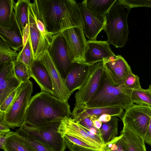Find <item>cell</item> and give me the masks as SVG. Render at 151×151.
Masks as SVG:
<instances>
[{"label":"cell","instance_id":"1","mask_svg":"<svg viewBox=\"0 0 151 151\" xmlns=\"http://www.w3.org/2000/svg\"><path fill=\"white\" fill-rule=\"evenodd\" d=\"M47 30L53 35L72 27L82 28L78 3L73 0H35Z\"/></svg>","mask_w":151,"mask_h":151},{"label":"cell","instance_id":"2","mask_svg":"<svg viewBox=\"0 0 151 151\" xmlns=\"http://www.w3.org/2000/svg\"><path fill=\"white\" fill-rule=\"evenodd\" d=\"M72 115L68 102L41 91L31 98L26 111L24 124L39 126L60 121L65 116L72 117Z\"/></svg>","mask_w":151,"mask_h":151},{"label":"cell","instance_id":"3","mask_svg":"<svg viewBox=\"0 0 151 151\" xmlns=\"http://www.w3.org/2000/svg\"><path fill=\"white\" fill-rule=\"evenodd\" d=\"M132 90L124 83L114 85L104 67L97 91L84 107L91 108L118 106L125 110L133 104L131 98Z\"/></svg>","mask_w":151,"mask_h":151},{"label":"cell","instance_id":"4","mask_svg":"<svg viewBox=\"0 0 151 151\" xmlns=\"http://www.w3.org/2000/svg\"><path fill=\"white\" fill-rule=\"evenodd\" d=\"M131 9L116 0L106 14L104 30L107 35V41L116 48L124 47L127 41V19Z\"/></svg>","mask_w":151,"mask_h":151},{"label":"cell","instance_id":"5","mask_svg":"<svg viewBox=\"0 0 151 151\" xmlns=\"http://www.w3.org/2000/svg\"><path fill=\"white\" fill-rule=\"evenodd\" d=\"M28 31L33 61L38 60L50 45L53 35L47 30L35 1L28 9Z\"/></svg>","mask_w":151,"mask_h":151},{"label":"cell","instance_id":"6","mask_svg":"<svg viewBox=\"0 0 151 151\" xmlns=\"http://www.w3.org/2000/svg\"><path fill=\"white\" fill-rule=\"evenodd\" d=\"M33 91V84L29 80L19 86L16 96L2 119L9 128L21 127L25 124L26 111Z\"/></svg>","mask_w":151,"mask_h":151},{"label":"cell","instance_id":"7","mask_svg":"<svg viewBox=\"0 0 151 151\" xmlns=\"http://www.w3.org/2000/svg\"><path fill=\"white\" fill-rule=\"evenodd\" d=\"M60 121L52 122L39 126L24 124L21 127L29 134L53 151H65L66 146L63 138L58 132Z\"/></svg>","mask_w":151,"mask_h":151},{"label":"cell","instance_id":"8","mask_svg":"<svg viewBox=\"0 0 151 151\" xmlns=\"http://www.w3.org/2000/svg\"><path fill=\"white\" fill-rule=\"evenodd\" d=\"M151 117V107L133 104L125 110L121 119L123 127L143 138Z\"/></svg>","mask_w":151,"mask_h":151},{"label":"cell","instance_id":"9","mask_svg":"<svg viewBox=\"0 0 151 151\" xmlns=\"http://www.w3.org/2000/svg\"><path fill=\"white\" fill-rule=\"evenodd\" d=\"M58 132L62 136L67 134L75 137L87 143L96 150L103 151L105 143L102 138L95 134H88L72 117L65 116L62 119Z\"/></svg>","mask_w":151,"mask_h":151},{"label":"cell","instance_id":"10","mask_svg":"<svg viewBox=\"0 0 151 151\" xmlns=\"http://www.w3.org/2000/svg\"><path fill=\"white\" fill-rule=\"evenodd\" d=\"M47 50L56 68L64 80L72 65L65 40L61 33L53 36Z\"/></svg>","mask_w":151,"mask_h":151},{"label":"cell","instance_id":"11","mask_svg":"<svg viewBox=\"0 0 151 151\" xmlns=\"http://www.w3.org/2000/svg\"><path fill=\"white\" fill-rule=\"evenodd\" d=\"M61 33L65 40L71 62L86 63L85 54L88 41L82 28L78 27H72Z\"/></svg>","mask_w":151,"mask_h":151},{"label":"cell","instance_id":"12","mask_svg":"<svg viewBox=\"0 0 151 151\" xmlns=\"http://www.w3.org/2000/svg\"><path fill=\"white\" fill-rule=\"evenodd\" d=\"M104 69V61L93 64L88 78L75 95L74 108L84 107L97 91Z\"/></svg>","mask_w":151,"mask_h":151},{"label":"cell","instance_id":"13","mask_svg":"<svg viewBox=\"0 0 151 151\" xmlns=\"http://www.w3.org/2000/svg\"><path fill=\"white\" fill-rule=\"evenodd\" d=\"M38 60L44 66L50 76L54 92L52 95L63 102H68L72 93L66 86L47 50L44 51Z\"/></svg>","mask_w":151,"mask_h":151},{"label":"cell","instance_id":"14","mask_svg":"<svg viewBox=\"0 0 151 151\" xmlns=\"http://www.w3.org/2000/svg\"><path fill=\"white\" fill-rule=\"evenodd\" d=\"M84 35L89 40H96L98 34L104 30L106 23V14H94L82 3H78Z\"/></svg>","mask_w":151,"mask_h":151},{"label":"cell","instance_id":"15","mask_svg":"<svg viewBox=\"0 0 151 151\" xmlns=\"http://www.w3.org/2000/svg\"><path fill=\"white\" fill-rule=\"evenodd\" d=\"M15 60L0 64V104L21 83L15 73Z\"/></svg>","mask_w":151,"mask_h":151},{"label":"cell","instance_id":"16","mask_svg":"<svg viewBox=\"0 0 151 151\" xmlns=\"http://www.w3.org/2000/svg\"><path fill=\"white\" fill-rule=\"evenodd\" d=\"M93 65V64H92ZM92 65L86 63H73L64 81L72 94L80 89L88 78Z\"/></svg>","mask_w":151,"mask_h":151},{"label":"cell","instance_id":"17","mask_svg":"<svg viewBox=\"0 0 151 151\" xmlns=\"http://www.w3.org/2000/svg\"><path fill=\"white\" fill-rule=\"evenodd\" d=\"M104 67L109 74L114 85L124 83L126 78L132 73L130 66L124 58L118 55L104 61Z\"/></svg>","mask_w":151,"mask_h":151},{"label":"cell","instance_id":"18","mask_svg":"<svg viewBox=\"0 0 151 151\" xmlns=\"http://www.w3.org/2000/svg\"><path fill=\"white\" fill-rule=\"evenodd\" d=\"M116 56L107 41L88 40L85 54L86 63L93 64Z\"/></svg>","mask_w":151,"mask_h":151},{"label":"cell","instance_id":"19","mask_svg":"<svg viewBox=\"0 0 151 151\" xmlns=\"http://www.w3.org/2000/svg\"><path fill=\"white\" fill-rule=\"evenodd\" d=\"M124 109L122 107L118 106L91 108L85 107L74 108L72 112V118L78 123L87 117L93 115L99 117L104 114L118 117L121 119L124 113Z\"/></svg>","mask_w":151,"mask_h":151},{"label":"cell","instance_id":"20","mask_svg":"<svg viewBox=\"0 0 151 151\" xmlns=\"http://www.w3.org/2000/svg\"><path fill=\"white\" fill-rule=\"evenodd\" d=\"M0 37L12 49L20 51L24 45L23 37L13 11L12 24L10 28L0 26Z\"/></svg>","mask_w":151,"mask_h":151},{"label":"cell","instance_id":"21","mask_svg":"<svg viewBox=\"0 0 151 151\" xmlns=\"http://www.w3.org/2000/svg\"><path fill=\"white\" fill-rule=\"evenodd\" d=\"M31 76L37 82L41 91L52 95L54 92L52 82L46 68L39 60L33 61L30 68Z\"/></svg>","mask_w":151,"mask_h":151},{"label":"cell","instance_id":"22","mask_svg":"<svg viewBox=\"0 0 151 151\" xmlns=\"http://www.w3.org/2000/svg\"><path fill=\"white\" fill-rule=\"evenodd\" d=\"M120 140L126 151H147L143 138L123 127Z\"/></svg>","mask_w":151,"mask_h":151},{"label":"cell","instance_id":"23","mask_svg":"<svg viewBox=\"0 0 151 151\" xmlns=\"http://www.w3.org/2000/svg\"><path fill=\"white\" fill-rule=\"evenodd\" d=\"M31 3L29 0H18L15 3L13 7L15 17L23 36L25 28L28 24V9Z\"/></svg>","mask_w":151,"mask_h":151},{"label":"cell","instance_id":"24","mask_svg":"<svg viewBox=\"0 0 151 151\" xmlns=\"http://www.w3.org/2000/svg\"><path fill=\"white\" fill-rule=\"evenodd\" d=\"M23 38L24 42H25L22 50L19 52L16 60L24 63L28 67L31 72L30 68L33 62V60L28 33V25L24 29Z\"/></svg>","mask_w":151,"mask_h":151},{"label":"cell","instance_id":"25","mask_svg":"<svg viewBox=\"0 0 151 151\" xmlns=\"http://www.w3.org/2000/svg\"><path fill=\"white\" fill-rule=\"evenodd\" d=\"M6 135L5 151H36L19 138L16 132H10Z\"/></svg>","mask_w":151,"mask_h":151},{"label":"cell","instance_id":"26","mask_svg":"<svg viewBox=\"0 0 151 151\" xmlns=\"http://www.w3.org/2000/svg\"><path fill=\"white\" fill-rule=\"evenodd\" d=\"M116 0H85L82 3L92 13L100 15H106Z\"/></svg>","mask_w":151,"mask_h":151},{"label":"cell","instance_id":"27","mask_svg":"<svg viewBox=\"0 0 151 151\" xmlns=\"http://www.w3.org/2000/svg\"><path fill=\"white\" fill-rule=\"evenodd\" d=\"M14 0H0V26L10 28L12 24Z\"/></svg>","mask_w":151,"mask_h":151},{"label":"cell","instance_id":"28","mask_svg":"<svg viewBox=\"0 0 151 151\" xmlns=\"http://www.w3.org/2000/svg\"><path fill=\"white\" fill-rule=\"evenodd\" d=\"M116 117L115 116H112L110 121L102 123L101 127L99 129L105 144L111 141L116 137L118 134V122L119 119Z\"/></svg>","mask_w":151,"mask_h":151},{"label":"cell","instance_id":"29","mask_svg":"<svg viewBox=\"0 0 151 151\" xmlns=\"http://www.w3.org/2000/svg\"><path fill=\"white\" fill-rule=\"evenodd\" d=\"M16 132L18 136L30 147L36 151H54L47 146L29 134L21 127Z\"/></svg>","mask_w":151,"mask_h":151},{"label":"cell","instance_id":"30","mask_svg":"<svg viewBox=\"0 0 151 151\" xmlns=\"http://www.w3.org/2000/svg\"><path fill=\"white\" fill-rule=\"evenodd\" d=\"M131 98L133 103L137 104H144L151 107V93L148 90L142 88L133 90Z\"/></svg>","mask_w":151,"mask_h":151},{"label":"cell","instance_id":"31","mask_svg":"<svg viewBox=\"0 0 151 151\" xmlns=\"http://www.w3.org/2000/svg\"><path fill=\"white\" fill-rule=\"evenodd\" d=\"M18 53L0 38V64L9 61L15 60Z\"/></svg>","mask_w":151,"mask_h":151},{"label":"cell","instance_id":"32","mask_svg":"<svg viewBox=\"0 0 151 151\" xmlns=\"http://www.w3.org/2000/svg\"><path fill=\"white\" fill-rule=\"evenodd\" d=\"M14 70L16 76L21 83L28 81L31 77V72L29 69L21 62L16 60H14Z\"/></svg>","mask_w":151,"mask_h":151},{"label":"cell","instance_id":"33","mask_svg":"<svg viewBox=\"0 0 151 151\" xmlns=\"http://www.w3.org/2000/svg\"><path fill=\"white\" fill-rule=\"evenodd\" d=\"M121 136H116L110 142L105 144L103 151H126L121 140Z\"/></svg>","mask_w":151,"mask_h":151},{"label":"cell","instance_id":"34","mask_svg":"<svg viewBox=\"0 0 151 151\" xmlns=\"http://www.w3.org/2000/svg\"><path fill=\"white\" fill-rule=\"evenodd\" d=\"M19 87L12 92L0 104V119H3L5 113L13 102L17 94Z\"/></svg>","mask_w":151,"mask_h":151},{"label":"cell","instance_id":"35","mask_svg":"<svg viewBox=\"0 0 151 151\" xmlns=\"http://www.w3.org/2000/svg\"><path fill=\"white\" fill-rule=\"evenodd\" d=\"M124 84L126 87L132 90L139 89L142 88L139 77L134 75L132 72L128 75Z\"/></svg>","mask_w":151,"mask_h":151},{"label":"cell","instance_id":"36","mask_svg":"<svg viewBox=\"0 0 151 151\" xmlns=\"http://www.w3.org/2000/svg\"><path fill=\"white\" fill-rule=\"evenodd\" d=\"M131 8L138 7L151 8V0H119Z\"/></svg>","mask_w":151,"mask_h":151},{"label":"cell","instance_id":"37","mask_svg":"<svg viewBox=\"0 0 151 151\" xmlns=\"http://www.w3.org/2000/svg\"><path fill=\"white\" fill-rule=\"evenodd\" d=\"M78 123L87 129L95 127L93 126L92 123V116L83 119L80 121Z\"/></svg>","mask_w":151,"mask_h":151},{"label":"cell","instance_id":"38","mask_svg":"<svg viewBox=\"0 0 151 151\" xmlns=\"http://www.w3.org/2000/svg\"><path fill=\"white\" fill-rule=\"evenodd\" d=\"M143 139L145 143L151 145V117Z\"/></svg>","mask_w":151,"mask_h":151},{"label":"cell","instance_id":"39","mask_svg":"<svg viewBox=\"0 0 151 151\" xmlns=\"http://www.w3.org/2000/svg\"><path fill=\"white\" fill-rule=\"evenodd\" d=\"M10 132L9 127L3 121V120H0V136H5Z\"/></svg>","mask_w":151,"mask_h":151},{"label":"cell","instance_id":"40","mask_svg":"<svg viewBox=\"0 0 151 151\" xmlns=\"http://www.w3.org/2000/svg\"><path fill=\"white\" fill-rule=\"evenodd\" d=\"M92 116V122L93 126L96 128L99 129L101 127L102 122L99 120V117L94 115Z\"/></svg>","mask_w":151,"mask_h":151},{"label":"cell","instance_id":"41","mask_svg":"<svg viewBox=\"0 0 151 151\" xmlns=\"http://www.w3.org/2000/svg\"><path fill=\"white\" fill-rule=\"evenodd\" d=\"M112 116L107 114H104L99 118V120L102 123L108 122L110 121Z\"/></svg>","mask_w":151,"mask_h":151},{"label":"cell","instance_id":"42","mask_svg":"<svg viewBox=\"0 0 151 151\" xmlns=\"http://www.w3.org/2000/svg\"><path fill=\"white\" fill-rule=\"evenodd\" d=\"M7 137L6 135L5 136H0V149H3L6 144Z\"/></svg>","mask_w":151,"mask_h":151},{"label":"cell","instance_id":"43","mask_svg":"<svg viewBox=\"0 0 151 151\" xmlns=\"http://www.w3.org/2000/svg\"><path fill=\"white\" fill-rule=\"evenodd\" d=\"M72 151H98L86 148H82L73 150Z\"/></svg>","mask_w":151,"mask_h":151},{"label":"cell","instance_id":"44","mask_svg":"<svg viewBox=\"0 0 151 151\" xmlns=\"http://www.w3.org/2000/svg\"><path fill=\"white\" fill-rule=\"evenodd\" d=\"M147 89L151 93V84L149 86V88Z\"/></svg>","mask_w":151,"mask_h":151}]
</instances>
